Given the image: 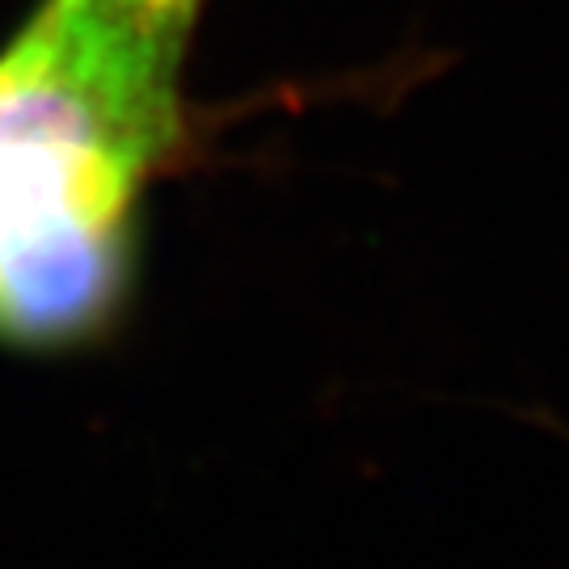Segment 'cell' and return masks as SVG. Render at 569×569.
Wrapping results in <instances>:
<instances>
[{
  "label": "cell",
  "instance_id": "obj_2",
  "mask_svg": "<svg viewBox=\"0 0 569 569\" xmlns=\"http://www.w3.org/2000/svg\"><path fill=\"white\" fill-rule=\"evenodd\" d=\"M93 9H102L110 18L131 21L140 30H152L161 39L186 42L194 30V18L203 9V0H89Z\"/></svg>",
  "mask_w": 569,
  "mask_h": 569
},
{
  "label": "cell",
  "instance_id": "obj_1",
  "mask_svg": "<svg viewBox=\"0 0 569 569\" xmlns=\"http://www.w3.org/2000/svg\"><path fill=\"white\" fill-rule=\"evenodd\" d=\"M182 63L186 42L89 0H42L0 47V346L77 350L119 321Z\"/></svg>",
  "mask_w": 569,
  "mask_h": 569
}]
</instances>
